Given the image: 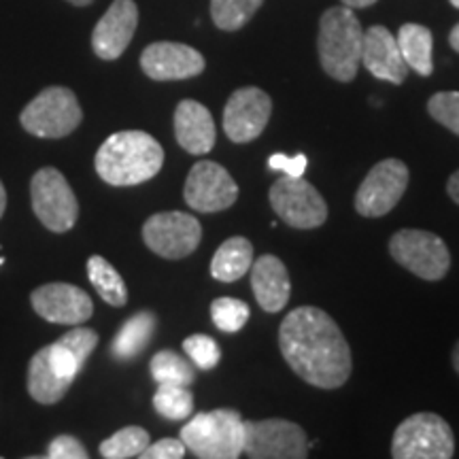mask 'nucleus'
<instances>
[{
	"mask_svg": "<svg viewBox=\"0 0 459 459\" xmlns=\"http://www.w3.org/2000/svg\"><path fill=\"white\" fill-rule=\"evenodd\" d=\"M279 347L290 368L319 389H338L353 368L351 349L338 324L317 307H300L283 319Z\"/></svg>",
	"mask_w": 459,
	"mask_h": 459,
	"instance_id": "f257e3e1",
	"label": "nucleus"
},
{
	"mask_svg": "<svg viewBox=\"0 0 459 459\" xmlns=\"http://www.w3.org/2000/svg\"><path fill=\"white\" fill-rule=\"evenodd\" d=\"M94 166L108 186H139L162 170L164 149L143 130L115 132L96 152Z\"/></svg>",
	"mask_w": 459,
	"mask_h": 459,
	"instance_id": "f03ea898",
	"label": "nucleus"
},
{
	"mask_svg": "<svg viewBox=\"0 0 459 459\" xmlns=\"http://www.w3.org/2000/svg\"><path fill=\"white\" fill-rule=\"evenodd\" d=\"M364 28L349 7H332L319 22V62L328 77L341 83L353 82L361 65Z\"/></svg>",
	"mask_w": 459,
	"mask_h": 459,
	"instance_id": "7ed1b4c3",
	"label": "nucleus"
},
{
	"mask_svg": "<svg viewBox=\"0 0 459 459\" xmlns=\"http://www.w3.org/2000/svg\"><path fill=\"white\" fill-rule=\"evenodd\" d=\"M181 440L200 459H237L245 449V421L234 409L198 412L181 428Z\"/></svg>",
	"mask_w": 459,
	"mask_h": 459,
	"instance_id": "20e7f679",
	"label": "nucleus"
},
{
	"mask_svg": "<svg viewBox=\"0 0 459 459\" xmlns=\"http://www.w3.org/2000/svg\"><path fill=\"white\" fill-rule=\"evenodd\" d=\"M82 119L83 111L74 91L60 85L45 88L20 115L24 130L37 139H65L79 128Z\"/></svg>",
	"mask_w": 459,
	"mask_h": 459,
	"instance_id": "39448f33",
	"label": "nucleus"
},
{
	"mask_svg": "<svg viewBox=\"0 0 459 459\" xmlns=\"http://www.w3.org/2000/svg\"><path fill=\"white\" fill-rule=\"evenodd\" d=\"M392 455L395 459H451L455 455V436L440 415L417 412L395 428Z\"/></svg>",
	"mask_w": 459,
	"mask_h": 459,
	"instance_id": "423d86ee",
	"label": "nucleus"
},
{
	"mask_svg": "<svg viewBox=\"0 0 459 459\" xmlns=\"http://www.w3.org/2000/svg\"><path fill=\"white\" fill-rule=\"evenodd\" d=\"M389 254L402 268L423 281H440L451 268L449 247L438 234L404 228L389 240Z\"/></svg>",
	"mask_w": 459,
	"mask_h": 459,
	"instance_id": "0eeeda50",
	"label": "nucleus"
},
{
	"mask_svg": "<svg viewBox=\"0 0 459 459\" xmlns=\"http://www.w3.org/2000/svg\"><path fill=\"white\" fill-rule=\"evenodd\" d=\"M32 211L51 232L62 234L74 228L79 220V203L66 177L57 169L45 166L34 172L30 181Z\"/></svg>",
	"mask_w": 459,
	"mask_h": 459,
	"instance_id": "6e6552de",
	"label": "nucleus"
},
{
	"mask_svg": "<svg viewBox=\"0 0 459 459\" xmlns=\"http://www.w3.org/2000/svg\"><path fill=\"white\" fill-rule=\"evenodd\" d=\"M271 206L281 221L298 230H313L324 226L328 220V204L317 187L304 181L302 177H283L273 183Z\"/></svg>",
	"mask_w": 459,
	"mask_h": 459,
	"instance_id": "1a4fd4ad",
	"label": "nucleus"
},
{
	"mask_svg": "<svg viewBox=\"0 0 459 459\" xmlns=\"http://www.w3.org/2000/svg\"><path fill=\"white\" fill-rule=\"evenodd\" d=\"M143 240L164 260H183L198 249L203 240V226L196 217L183 211H164L145 221Z\"/></svg>",
	"mask_w": 459,
	"mask_h": 459,
	"instance_id": "9d476101",
	"label": "nucleus"
},
{
	"mask_svg": "<svg viewBox=\"0 0 459 459\" xmlns=\"http://www.w3.org/2000/svg\"><path fill=\"white\" fill-rule=\"evenodd\" d=\"M411 172L402 160L387 158L366 175L355 194V211L361 217H383L392 213L409 187Z\"/></svg>",
	"mask_w": 459,
	"mask_h": 459,
	"instance_id": "9b49d317",
	"label": "nucleus"
},
{
	"mask_svg": "<svg viewBox=\"0 0 459 459\" xmlns=\"http://www.w3.org/2000/svg\"><path fill=\"white\" fill-rule=\"evenodd\" d=\"M251 459H304L308 440L304 429L285 419L245 421V449Z\"/></svg>",
	"mask_w": 459,
	"mask_h": 459,
	"instance_id": "f8f14e48",
	"label": "nucleus"
},
{
	"mask_svg": "<svg viewBox=\"0 0 459 459\" xmlns=\"http://www.w3.org/2000/svg\"><path fill=\"white\" fill-rule=\"evenodd\" d=\"M183 198L196 213H220L237 203L238 186L221 164L203 160L189 170Z\"/></svg>",
	"mask_w": 459,
	"mask_h": 459,
	"instance_id": "ddd939ff",
	"label": "nucleus"
},
{
	"mask_svg": "<svg viewBox=\"0 0 459 459\" xmlns=\"http://www.w3.org/2000/svg\"><path fill=\"white\" fill-rule=\"evenodd\" d=\"M273 113V100L260 88H240L223 107V130L232 143H251L262 134Z\"/></svg>",
	"mask_w": 459,
	"mask_h": 459,
	"instance_id": "4468645a",
	"label": "nucleus"
},
{
	"mask_svg": "<svg viewBox=\"0 0 459 459\" xmlns=\"http://www.w3.org/2000/svg\"><path fill=\"white\" fill-rule=\"evenodd\" d=\"M34 313L49 324L82 325L94 313V302L82 287L71 283H48L32 291Z\"/></svg>",
	"mask_w": 459,
	"mask_h": 459,
	"instance_id": "2eb2a0df",
	"label": "nucleus"
},
{
	"mask_svg": "<svg viewBox=\"0 0 459 459\" xmlns=\"http://www.w3.org/2000/svg\"><path fill=\"white\" fill-rule=\"evenodd\" d=\"M204 57L183 43L158 41L141 54V68L153 82H181L204 71Z\"/></svg>",
	"mask_w": 459,
	"mask_h": 459,
	"instance_id": "dca6fc26",
	"label": "nucleus"
},
{
	"mask_svg": "<svg viewBox=\"0 0 459 459\" xmlns=\"http://www.w3.org/2000/svg\"><path fill=\"white\" fill-rule=\"evenodd\" d=\"M139 26V7L134 0H113L91 32V49L100 60H117L128 49Z\"/></svg>",
	"mask_w": 459,
	"mask_h": 459,
	"instance_id": "f3484780",
	"label": "nucleus"
},
{
	"mask_svg": "<svg viewBox=\"0 0 459 459\" xmlns=\"http://www.w3.org/2000/svg\"><path fill=\"white\" fill-rule=\"evenodd\" d=\"M361 65L368 68L372 77L394 85L404 83L411 71L400 54L398 41L385 26H370L368 30H364Z\"/></svg>",
	"mask_w": 459,
	"mask_h": 459,
	"instance_id": "a211bd4d",
	"label": "nucleus"
},
{
	"mask_svg": "<svg viewBox=\"0 0 459 459\" xmlns=\"http://www.w3.org/2000/svg\"><path fill=\"white\" fill-rule=\"evenodd\" d=\"M177 143L192 156H206L215 147L213 115L196 100H181L175 111Z\"/></svg>",
	"mask_w": 459,
	"mask_h": 459,
	"instance_id": "6ab92c4d",
	"label": "nucleus"
},
{
	"mask_svg": "<svg viewBox=\"0 0 459 459\" xmlns=\"http://www.w3.org/2000/svg\"><path fill=\"white\" fill-rule=\"evenodd\" d=\"M251 290L255 300L266 313L283 311L290 302L291 281L285 264L277 255H260V260L251 264Z\"/></svg>",
	"mask_w": 459,
	"mask_h": 459,
	"instance_id": "aec40b11",
	"label": "nucleus"
},
{
	"mask_svg": "<svg viewBox=\"0 0 459 459\" xmlns=\"http://www.w3.org/2000/svg\"><path fill=\"white\" fill-rule=\"evenodd\" d=\"M73 383L66 378L57 377L48 359V349H41L32 355L30 366H28V394L39 404H57L68 394Z\"/></svg>",
	"mask_w": 459,
	"mask_h": 459,
	"instance_id": "412c9836",
	"label": "nucleus"
},
{
	"mask_svg": "<svg viewBox=\"0 0 459 459\" xmlns=\"http://www.w3.org/2000/svg\"><path fill=\"white\" fill-rule=\"evenodd\" d=\"M254 264V245L245 237H232L220 245L211 260V274L221 283H234L249 273Z\"/></svg>",
	"mask_w": 459,
	"mask_h": 459,
	"instance_id": "4be33fe9",
	"label": "nucleus"
},
{
	"mask_svg": "<svg viewBox=\"0 0 459 459\" xmlns=\"http://www.w3.org/2000/svg\"><path fill=\"white\" fill-rule=\"evenodd\" d=\"M395 41H398L400 54L404 57L406 66L412 68L417 74H421V77H429L432 74L434 37L429 32V28L421 24H404L398 30Z\"/></svg>",
	"mask_w": 459,
	"mask_h": 459,
	"instance_id": "5701e85b",
	"label": "nucleus"
},
{
	"mask_svg": "<svg viewBox=\"0 0 459 459\" xmlns=\"http://www.w3.org/2000/svg\"><path fill=\"white\" fill-rule=\"evenodd\" d=\"M156 315L143 311L136 313L134 317H130L122 325V330L117 332V336L113 338L111 353L117 361H130L136 355L143 353V349L147 347V342L152 341L153 332H156Z\"/></svg>",
	"mask_w": 459,
	"mask_h": 459,
	"instance_id": "b1692460",
	"label": "nucleus"
},
{
	"mask_svg": "<svg viewBox=\"0 0 459 459\" xmlns=\"http://www.w3.org/2000/svg\"><path fill=\"white\" fill-rule=\"evenodd\" d=\"M88 277L99 294L107 304L115 308H122L128 302V287H126L122 274L108 264L102 255H91L88 260Z\"/></svg>",
	"mask_w": 459,
	"mask_h": 459,
	"instance_id": "393cba45",
	"label": "nucleus"
},
{
	"mask_svg": "<svg viewBox=\"0 0 459 459\" xmlns=\"http://www.w3.org/2000/svg\"><path fill=\"white\" fill-rule=\"evenodd\" d=\"M264 0H211V17L220 30H240L255 11L262 7Z\"/></svg>",
	"mask_w": 459,
	"mask_h": 459,
	"instance_id": "a878e982",
	"label": "nucleus"
},
{
	"mask_svg": "<svg viewBox=\"0 0 459 459\" xmlns=\"http://www.w3.org/2000/svg\"><path fill=\"white\" fill-rule=\"evenodd\" d=\"M152 377L156 378L158 385L162 383H170V385H186L189 387L196 378L192 364L187 359H183L179 353L169 351H158L152 358Z\"/></svg>",
	"mask_w": 459,
	"mask_h": 459,
	"instance_id": "bb28decb",
	"label": "nucleus"
},
{
	"mask_svg": "<svg viewBox=\"0 0 459 459\" xmlns=\"http://www.w3.org/2000/svg\"><path fill=\"white\" fill-rule=\"evenodd\" d=\"M149 446V434L147 429L139 426H130L119 429L107 440L100 443V455L107 459H130L141 457V453Z\"/></svg>",
	"mask_w": 459,
	"mask_h": 459,
	"instance_id": "cd10ccee",
	"label": "nucleus"
},
{
	"mask_svg": "<svg viewBox=\"0 0 459 459\" xmlns=\"http://www.w3.org/2000/svg\"><path fill=\"white\" fill-rule=\"evenodd\" d=\"M153 409L164 419L170 421H181V419L192 417L194 412V394L186 385H170L162 383L153 395Z\"/></svg>",
	"mask_w": 459,
	"mask_h": 459,
	"instance_id": "c85d7f7f",
	"label": "nucleus"
},
{
	"mask_svg": "<svg viewBox=\"0 0 459 459\" xmlns=\"http://www.w3.org/2000/svg\"><path fill=\"white\" fill-rule=\"evenodd\" d=\"M249 307L247 302L238 300L232 296H221L211 304V319H213L215 328L226 332V334H237L249 321Z\"/></svg>",
	"mask_w": 459,
	"mask_h": 459,
	"instance_id": "c756f323",
	"label": "nucleus"
},
{
	"mask_svg": "<svg viewBox=\"0 0 459 459\" xmlns=\"http://www.w3.org/2000/svg\"><path fill=\"white\" fill-rule=\"evenodd\" d=\"M183 351L203 370H213L221 359V349L206 334H192L183 341Z\"/></svg>",
	"mask_w": 459,
	"mask_h": 459,
	"instance_id": "7c9ffc66",
	"label": "nucleus"
},
{
	"mask_svg": "<svg viewBox=\"0 0 459 459\" xmlns=\"http://www.w3.org/2000/svg\"><path fill=\"white\" fill-rule=\"evenodd\" d=\"M428 111L440 126L459 136V91H438L428 100Z\"/></svg>",
	"mask_w": 459,
	"mask_h": 459,
	"instance_id": "2f4dec72",
	"label": "nucleus"
},
{
	"mask_svg": "<svg viewBox=\"0 0 459 459\" xmlns=\"http://www.w3.org/2000/svg\"><path fill=\"white\" fill-rule=\"evenodd\" d=\"M45 349H48V359L51 368L56 370V375L73 383L74 377L79 375V370L83 368V364L77 359V355H74L60 338H57L54 344H48Z\"/></svg>",
	"mask_w": 459,
	"mask_h": 459,
	"instance_id": "473e14b6",
	"label": "nucleus"
},
{
	"mask_svg": "<svg viewBox=\"0 0 459 459\" xmlns=\"http://www.w3.org/2000/svg\"><path fill=\"white\" fill-rule=\"evenodd\" d=\"M60 341L65 342L66 347L77 355V359L85 366V361L90 359V355L94 353L96 347H99V332L91 328H74L71 332H66Z\"/></svg>",
	"mask_w": 459,
	"mask_h": 459,
	"instance_id": "72a5a7b5",
	"label": "nucleus"
},
{
	"mask_svg": "<svg viewBox=\"0 0 459 459\" xmlns=\"http://www.w3.org/2000/svg\"><path fill=\"white\" fill-rule=\"evenodd\" d=\"M48 457L51 459H88V449L82 440H77L71 434H62L51 440Z\"/></svg>",
	"mask_w": 459,
	"mask_h": 459,
	"instance_id": "f704fd0d",
	"label": "nucleus"
},
{
	"mask_svg": "<svg viewBox=\"0 0 459 459\" xmlns=\"http://www.w3.org/2000/svg\"><path fill=\"white\" fill-rule=\"evenodd\" d=\"M187 446L183 445V440L177 438H162L158 443H149L145 451L141 453L143 459H181L186 455Z\"/></svg>",
	"mask_w": 459,
	"mask_h": 459,
	"instance_id": "c9c22d12",
	"label": "nucleus"
},
{
	"mask_svg": "<svg viewBox=\"0 0 459 459\" xmlns=\"http://www.w3.org/2000/svg\"><path fill=\"white\" fill-rule=\"evenodd\" d=\"M268 166H271L273 170H283L287 177H298L304 175V170H307L308 166V160L304 153H298V156H285V153H274V156L268 158Z\"/></svg>",
	"mask_w": 459,
	"mask_h": 459,
	"instance_id": "e433bc0d",
	"label": "nucleus"
},
{
	"mask_svg": "<svg viewBox=\"0 0 459 459\" xmlns=\"http://www.w3.org/2000/svg\"><path fill=\"white\" fill-rule=\"evenodd\" d=\"M446 194H449L453 203L459 204V170L453 172L449 181H446Z\"/></svg>",
	"mask_w": 459,
	"mask_h": 459,
	"instance_id": "4c0bfd02",
	"label": "nucleus"
},
{
	"mask_svg": "<svg viewBox=\"0 0 459 459\" xmlns=\"http://www.w3.org/2000/svg\"><path fill=\"white\" fill-rule=\"evenodd\" d=\"M341 3L349 9H366V7H372L377 0H341Z\"/></svg>",
	"mask_w": 459,
	"mask_h": 459,
	"instance_id": "58836bf2",
	"label": "nucleus"
},
{
	"mask_svg": "<svg viewBox=\"0 0 459 459\" xmlns=\"http://www.w3.org/2000/svg\"><path fill=\"white\" fill-rule=\"evenodd\" d=\"M449 43H451V48L455 49L457 54H459V24L451 30V34H449Z\"/></svg>",
	"mask_w": 459,
	"mask_h": 459,
	"instance_id": "ea45409f",
	"label": "nucleus"
},
{
	"mask_svg": "<svg viewBox=\"0 0 459 459\" xmlns=\"http://www.w3.org/2000/svg\"><path fill=\"white\" fill-rule=\"evenodd\" d=\"M4 209H7V192H4L3 181H0V220H3Z\"/></svg>",
	"mask_w": 459,
	"mask_h": 459,
	"instance_id": "a19ab883",
	"label": "nucleus"
},
{
	"mask_svg": "<svg viewBox=\"0 0 459 459\" xmlns=\"http://www.w3.org/2000/svg\"><path fill=\"white\" fill-rule=\"evenodd\" d=\"M453 368H455V372L459 375V342L455 344V349H453Z\"/></svg>",
	"mask_w": 459,
	"mask_h": 459,
	"instance_id": "79ce46f5",
	"label": "nucleus"
},
{
	"mask_svg": "<svg viewBox=\"0 0 459 459\" xmlns=\"http://www.w3.org/2000/svg\"><path fill=\"white\" fill-rule=\"evenodd\" d=\"M66 3L74 4V7H85V4H91V3H94V0H66Z\"/></svg>",
	"mask_w": 459,
	"mask_h": 459,
	"instance_id": "37998d69",
	"label": "nucleus"
},
{
	"mask_svg": "<svg viewBox=\"0 0 459 459\" xmlns=\"http://www.w3.org/2000/svg\"><path fill=\"white\" fill-rule=\"evenodd\" d=\"M449 3H451L455 9H459V0H449Z\"/></svg>",
	"mask_w": 459,
	"mask_h": 459,
	"instance_id": "c03bdc74",
	"label": "nucleus"
},
{
	"mask_svg": "<svg viewBox=\"0 0 459 459\" xmlns=\"http://www.w3.org/2000/svg\"><path fill=\"white\" fill-rule=\"evenodd\" d=\"M0 264H3V257H0Z\"/></svg>",
	"mask_w": 459,
	"mask_h": 459,
	"instance_id": "a18cd8bd",
	"label": "nucleus"
}]
</instances>
